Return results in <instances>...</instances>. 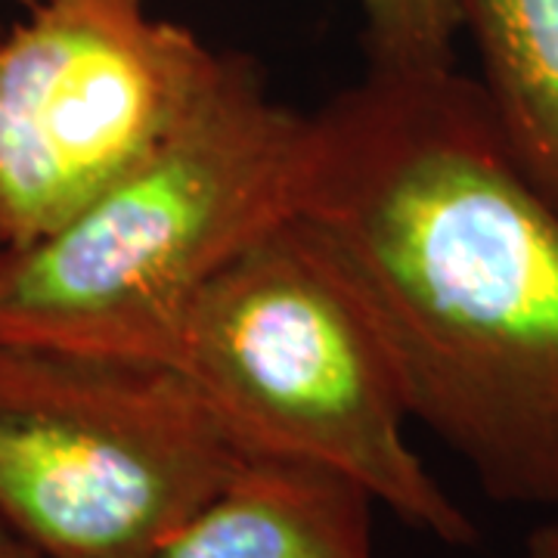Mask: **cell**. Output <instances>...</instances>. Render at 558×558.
Returning a JSON list of instances; mask_svg holds the SVG:
<instances>
[{"instance_id":"9c48e42d","label":"cell","mask_w":558,"mask_h":558,"mask_svg":"<svg viewBox=\"0 0 558 558\" xmlns=\"http://www.w3.org/2000/svg\"><path fill=\"white\" fill-rule=\"evenodd\" d=\"M524 558H558V515L537 524V527L527 534Z\"/></svg>"},{"instance_id":"8992f818","label":"cell","mask_w":558,"mask_h":558,"mask_svg":"<svg viewBox=\"0 0 558 558\" xmlns=\"http://www.w3.org/2000/svg\"><path fill=\"white\" fill-rule=\"evenodd\" d=\"M373 506L329 465L248 453L153 558H376Z\"/></svg>"},{"instance_id":"8fae6325","label":"cell","mask_w":558,"mask_h":558,"mask_svg":"<svg viewBox=\"0 0 558 558\" xmlns=\"http://www.w3.org/2000/svg\"><path fill=\"white\" fill-rule=\"evenodd\" d=\"M22 7H35V3H38V0H20Z\"/></svg>"},{"instance_id":"6da1fadb","label":"cell","mask_w":558,"mask_h":558,"mask_svg":"<svg viewBox=\"0 0 558 558\" xmlns=\"http://www.w3.org/2000/svg\"><path fill=\"white\" fill-rule=\"evenodd\" d=\"M295 218L379 323L413 422L487 499L558 515V205L478 81L369 69L311 116Z\"/></svg>"},{"instance_id":"ba28073f","label":"cell","mask_w":558,"mask_h":558,"mask_svg":"<svg viewBox=\"0 0 558 558\" xmlns=\"http://www.w3.org/2000/svg\"><path fill=\"white\" fill-rule=\"evenodd\" d=\"M369 69H450L462 0H360Z\"/></svg>"},{"instance_id":"52a82bcc","label":"cell","mask_w":558,"mask_h":558,"mask_svg":"<svg viewBox=\"0 0 558 558\" xmlns=\"http://www.w3.org/2000/svg\"><path fill=\"white\" fill-rule=\"evenodd\" d=\"M462 28L509 156L558 205V0H462Z\"/></svg>"},{"instance_id":"5b68a950","label":"cell","mask_w":558,"mask_h":558,"mask_svg":"<svg viewBox=\"0 0 558 558\" xmlns=\"http://www.w3.org/2000/svg\"><path fill=\"white\" fill-rule=\"evenodd\" d=\"M227 65L146 0H38L0 35V242L57 230L193 116Z\"/></svg>"},{"instance_id":"30bf717a","label":"cell","mask_w":558,"mask_h":558,"mask_svg":"<svg viewBox=\"0 0 558 558\" xmlns=\"http://www.w3.org/2000/svg\"><path fill=\"white\" fill-rule=\"evenodd\" d=\"M0 558H53L47 553H40L38 546H32L28 539L16 537L13 531H7L0 524Z\"/></svg>"},{"instance_id":"277c9868","label":"cell","mask_w":558,"mask_h":558,"mask_svg":"<svg viewBox=\"0 0 558 558\" xmlns=\"http://www.w3.org/2000/svg\"><path fill=\"white\" fill-rule=\"evenodd\" d=\"M248 457L178 366L0 344V524L53 558H153Z\"/></svg>"},{"instance_id":"3957f363","label":"cell","mask_w":558,"mask_h":558,"mask_svg":"<svg viewBox=\"0 0 558 558\" xmlns=\"http://www.w3.org/2000/svg\"><path fill=\"white\" fill-rule=\"evenodd\" d=\"M174 366L245 453L329 465L418 534L478 543L407 440L413 416L379 323L295 215L205 286Z\"/></svg>"},{"instance_id":"7c38bea8","label":"cell","mask_w":558,"mask_h":558,"mask_svg":"<svg viewBox=\"0 0 558 558\" xmlns=\"http://www.w3.org/2000/svg\"><path fill=\"white\" fill-rule=\"evenodd\" d=\"M0 252H3V242H0Z\"/></svg>"},{"instance_id":"4fadbf2b","label":"cell","mask_w":558,"mask_h":558,"mask_svg":"<svg viewBox=\"0 0 558 558\" xmlns=\"http://www.w3.org/2000/svg\"><path fill=\"white\" fill-rule=\"evenodd\" d=\"M0 35H3V28H0Z\"/></svg>"},{"instance_id":"7a4b0ae2","label":"cell","mask_w":558,"mask_h":558,"mask_svg":"<svg viewBox=\"0 0 558 558\" xmlns=\"http://www.w3.org/2000/svg\"><path fill=\"white\" fill-rule=\"evenodd\" d=\"M311 116L227 65L171 137L57 230L0 252V344L174 366L193 304L295 215Z\"/></svg>"}]
</instances>
